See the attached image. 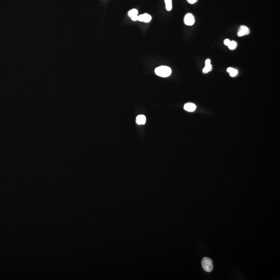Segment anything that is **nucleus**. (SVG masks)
Instances as JSON below:
<instances>
[{"instance_id":"obj_1","label":"nucleus","mask_w":280,"mask_h":280,"mask_svg":"<svg viewBox=\"0 0 280 280\" xmlns=\"http://www.w3.org/2000/svg\"><path fill=\"white\" fill-rule=\"evenodd\" d=\"M155 74L158 76L162 78H167L172 73V70L170 67L167 66H161L155 69Z\"/></svg>"},{"instance_id":"obj_2","label":"nucleus","mask_w":280,"mask_h":280,"mask_svg":"<svg viewBox=\"0 0 280 280\" xmlns=\"http://www.w3.org/2000/svg\"><path fill=\"white\" fill-rule=\"evenodd\" d=\"M202 266L206 271L210 272L213 269L212 261L208 257H204L202 261Z\"/></svg>"},{"instance_id":"obj_3","label":"nucleus","mask_w":280,"mask_h":280,"mask_svg":"<svg viewBox=\"0 0 280 280\" xmlns=\"http://www.w3.org/2000/svg\"><path fill=\"white\" fill-rule=\"evenodd\" d=\"M185 25L189 26H192L195 22V18L194 15L191 13H188L185 15L184 19Z\"/></svg>"},{"instance_id":"obj_4","label":"nucleus","mask_w":280,"mask_h":280,"mask_svg":"<svg viewBox=\"0 0 280 280\" xmlns=\"http://www.w3.org/2000/svg\"><path fill=\"white\" fill-rule=\"evenodd\" d=\"M151 20H152V16H150V15L148 14L145 13V14L139 15L137 20L141 21V22H144L148 23V22H150V21H151Z\"/></svg>"},{"instance_id":"obj_5","label":"nucleus","mask_w":280,"mask_h":280,"mask_svg":"<svg viewBox=\"0 0 280 280\" xmlns=\"http://www.w3.org/2000/svg\"><path fill=\"white\" fill-rule=\"evenodd\" d=\"M250 33V29L245 26H240L239 32L238 33V36L239 37L243 36L244 35H247Z\"/></svg>"},{"instance_id":"obj_6","label":"nucleus","mask_w":280,"mask_h":280,"mask_svg":"<svg viewBox=\"0 0 280 280\" xmlns=\"http://www.w3.org/2000/svg\"><path fill=\"white\" fill-rule=\"evenodd\" d=\"M212 70V66L211 64V60L210 59H207L205 62V67L203 69V73L206 74L210 71H211Z\"/></svg>"},{"instance_id":"obj_7","label":"nucleus","mask_w":280,"mask_h":280,"mask_svg":"<svg viewBox=\"0 0 280 280\" xmlns=\"http://www.w3.org/2000/svg\"><path fill=\"white\" fill-rule=\"evenodd\" d=\"M128 15L133 21H137L138 19V11L136 9H132L129 11Z\"/></svg>"},{"instance_id":"obj_8","label":"nucleus","mask_w":280,"mask_h":280,"mask_svg":"<svg viewBox=\"0 0 280 280\" xmlns=\"http://www.w3.org/2000/svg\"><path fill=\"white\" fill-rule=\"evenodd\" d=\"M196 108L197 107H196V105H195V104L192 103H186V104H185L184 105V109L185 110L188 111V112H192L195 111Z\"/></svg>"},{"instance_id":"obj_9","label":"nucleus","mask_w":280,"mask_h":280,"mask_svg":"<svg viewBox=\"0 0 280 280\" xmlns=\"http://www.w3.org/2000/svg\"><path fill=\"white\" fill-rule=\"evenodd\" d=\"M136 122L138 125H144L146 123V117L143 115H140L137 117Z\"/></svg>"},{"instance_id":"obj_10","label":"nucleus","mask_w":280,"mask_h":280,"mask_svg":"<svg viewBox=\"0 0 280 280\" xmlns=\"http://www.w3.org/2000/svg\"><path fill=\"white\" fill-rule=\"evenodd\" d=\"M227 71L229 73L231 77H234L238 74V70L236 69H233V67H228L227 70Z\"/></svg>"},{"instance_id":"obj_11","label":"nucleus","mask_w":280,"mask_h":280,"mask_svg":"<svg viewBox=\"0 0 280 280\" xmlns=\"http://www.w3.org/2000/svg\"><path fill=\"white\" fill-rule=\"evenodd\" d=\"M166 4V9L168 11H171L172 9V0H164Z\"/></svg>"},{"instance_id":"obj_12","label":"nucleus","mask_w":280,"mask_h":280,"mask_svg":"<svg viewBox=\"0 0 280 280\" xmlns=\"http://www.w3.org/2000/svg\"><path fill=\"white\" fill-rule=\"evenodd\" d=\"M228 48L230 50H234L237 47V43L234 41H230V42L229 43L228 46Z\"/></svg>"},{"instance_id":"obj_13","label":"nucleus","mask_w":280,"mask_h":280,"mask_svg":"<svg viewBox=\"0 0 280 280\" xmlns=\"http://www.w3.org/2000/svg\"><path fill=\"white\" fill-rule=\"evenodd\" d=\"M230 41L229 40V39H226V40H225V41H224V44L226 46H228L229 43H230Z\"/></svg>"},{"instance_id":"obj_14","label":"nucleus","mask_w":280,"mask_h":280,"mask_svg":"<svg viewBox=\"0 0 280 280\" xmlns=\"http://www.w3.org/2000/svg\"><path fill=\"white\" fill-rule=\"evenodd\" d=\"M187 2H188L189 3L192 4H195L198 1V0H187Z\"/></svg>"}]
</instances>
